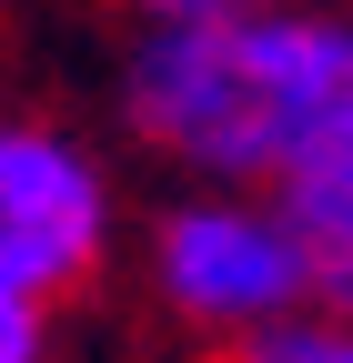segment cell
Returning a JSON list of instances; mask_svg holds the SVG:
<instances>
[{"instance_id":"obj_5","label":"cell","mask_w":353,"mask_h":363,"mask_svg":"<svg viewBox=\"0 0 353 363\" xmlns=\"http://www.w3.org/2000/svg\"><path fill=\"white\" fill-rule=\"evenodd\" d=\"M212 363H353V323L343 313H283L273 333H252V343H232V353H212Z\"/></svg>"},{"instance_id":"obj_3","label":"cell","mask_w":353,"mask_h":363,"mask_svg":"<svg viewBox=\"0 0 353 363\" xmlns=\"http://www.w3.org/2000/svg\"><path fill=\"white\" fill-rule=\"evenodd\" d=\"M121 233L131 212H121V172L101 162V142L51 111L0 101V293L61 313L111 272Z\"/></svg>"},{"instance_id":"obj_1","label":"cell","mask_w":353,"mask_h":363,"mask_svg":"<svg viewBox=\"0 0 353 363\" xmlns=\"http://www.w3.org/2000/svg\"><path fill=\"white\" fill-rule=\"evenodd\" d=\"M121 131L212 192H273L353 152V0H262L212 30H131Z\"/></svg>"},{"instance_id":"obj_6","label":"cell","mask_w":353,"mask_h":363,"mask_svg":"<svg viewBox=\"0 0 353 363\" xmlns=\"http://www.w3.org/2000/svg\"><path fill=\"white\" fill-rule=\"evenodd\" d=\"M131 30H212V21H242L262 0H111Z\"/></svg>"},{"instance_id":"obj_7","label":"cell","mask_w":353,"mask_h":363,"mask_svg":"<svg viewBox=\"0 0 353 363\" xmlns=\"http://www.w3.org/2000/svg\"><path fill=\"white\" fill-rule=\"evenodd\" d=\"M0 363H61V313L0 293Z\"/></svg>"},{"instance_id":"obj_2","label":"cell","mask_w":353,"mask_h":363,"mask_svg":"<svg viewBox=\"0 0 353 363\" xmlns=\"http://www.w3.org/2000/svg\"><path fill=\"white\" fill-rule=\"evenodd\" d=\"M142 303L202 353H232L252 333H273L283 313H303V262H293L273 192L182 182L172 202H152L142 212Z\"/></svg>"},{"instance_id":"obj_4","label":"cell","mask_w":353,"mask_h":363,"mask_svg":"<svg viewBox=\"0 0 353 363\" xmlns=\"http://www.w3.org/2000/svg\"><path fill=\"white\" fill-rule=\"evenodd\" d=\"M273 212H283L293 262H303V303L353 323V152H333V162H313V172L273 182Z\"/></svg>"}]
</instances>
